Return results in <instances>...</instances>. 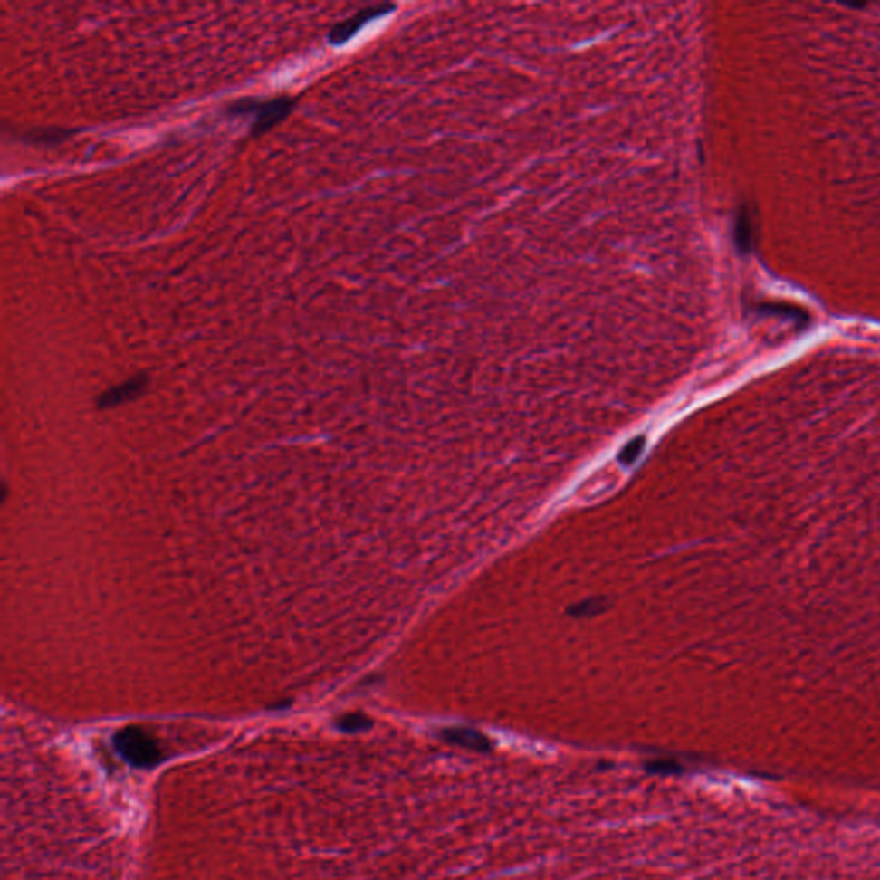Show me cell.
<instances>
[{"label":"cell","mask_w":880,"mask_h":880,"mask_svg":"<svg viewBox=\"0 0 880 880\" xmlns=\"http://www.w3.org/2000/svg\"><path fill=\"white\" fill-rule=\"evenodd\" d=\"M298 105V99L291 95H281L275 99H256V97H243L234 102L227 103L224 112L231 118H244L253 116V124L250 129V136L265 135L272 128L281 124Z\"/></svg>","instance_id":"cell-1"},{"label":"cell","mask_w":880,"mask_h":880,"mask_svg":"<svg viewBox=\"0 0 880 880\" xmlns=\"http://www.w3.org/2000/svg\"><path fill=\"white\" fill-rule=\"evenodd\" d=\"M116 746L119 753L136 767H152L160 759L155 741L143 729H122L116 736Z\"/></svg>","instance_id":"cell-2"},{"label":"cell","mask_w":880,"mask_h":880,"mask_svg":"<svg viewBox=\"0 0 880 880\" xmlns=\"http://www.w3.org/2000/svg\"><path fill=\"white\" fill-rule=\"evenodd\" d=\"M392 9H394V5H390V4H378V5H370V7L358 11L353 16L339 21L338 24H334L330 28L329 42L332 45H342V43L349 42L365 24H368L370 21L378 16L387 14Z\"/></svg>","instance_id":"cell-3"},{"label":"cell","mask_w":880,"mask_h":880,"mask_svg":"<svg viewBox=\"0 0 880 880\" xmlns=\"http://www.w3.org/2000/svg\"><path fill=\"white\" fill-rule=\"evenodd\" d=\"M148 386V378L147 375H135L128 380H124L122 384H119L116 387H110V389L105 390L103 394L99 396L97 399V405L99 407H114L122 405V403H128L131 399H136L145 387Z\"/></svg>","instance_id":"cell-4"},{"label":"cell","mask_w":880,"mask_h":880,"mask_svg":"<svg viewBox=\"0 0 880 880\" xmlns=\"http://www.w3.org/2000/svg\"><path fill=\"white\" fill-rule=\"evenodd\" d=\"M78 133L76 129H69V128H59V126H51V128H34L32 131H26L23 135V139L26 143H33V145H43V147H53V145H61L64 141H68L71 136H74Z\"/></svg>","instance_id":"cell-5"},{"label":"cell","mask_w":880,"mask_h":880,"mask_svg":"<svg viewBox=\"0 0 880 880\" xmlns=\"http://www.w3.org/2000/svg\"><path fill=\"white\" fill-rule=\"evenodd\" d=\"M444 740L454 743V745L464 746V748H472V750H478V751H487L489 750V740L478 732V731H473V729H464V728H451L445 729L442 732Z\"/></svg>","instance_id":"cell-6"},{"label":"cell","mask_w":880,"mask_h":880,"mask_svg":"<svg viewBox=\"0 0 880 880\" xmlns=\"http://www.w3.org/2000/svg\"><path fill=\"white\" fill-rule=\"evenodd\" d=\"M645 447V437H636L625 445V449L619 453V461L623 464H633L636 457L642 454Z\"/></svg>","instance_id":"cell-7"},{"label":"cell","mask_w":880,"mask_h":880,"mask_svg":"<svg viewBox=\"0 0 880 880\" xmlns=\"http://www.w3.org/2000/svg\"><path fill=\"white\" fill-rule=\"evenodd\" d=\"M340 726H342V729H348V731H356V729L370 726V721L365 719L363 715H348L340 721Z\"/></svg>","instance_id":"cell-8"}]
</instances>
